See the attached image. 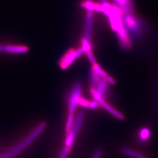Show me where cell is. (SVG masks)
<instances>
[{
	"label": "cell",
	"mask_w": 158,
	"mask_h": 158,
	"mask_svg": "<svg viewBox=\"0 0 158 158\" xmlns=\"http://www.w3.org/2000/svg\"><path fill=\"white\" fill-rule=\"evenodd\" d=\"M86 2H92V0H86Z\"/></svg>",
	"instance_id": "23"
},
{
	"label": "cell",
	"mask_w": 158,
	"mask_h": 158,
	"mask_svg": "<svg viewBox=\"0 0 158 158\" xmlns=\"http://www.w3.org/2000/svg\"><path fill=\"white\" fill-rule=\"evenodd\" d=\"M99 103L101 106L103 107L106 110L109 112L110 114H113V116H114L115 117L120 119V120H123L124 118V116L123 114H122L121 113H119L117 110H115L108 103H107L106 101L103 98L101 99Z\"/></svg>",
	"instance_id": "8"
},
{
	"label": "cell",
	"mask_w": 158,
	"mask_h": 158,
	"mask_svg": "<svg viewBox=\"0 0 158 158\" xmlns=\"http://www.w3.org/2000/svg\"><path fill=\"white\" fill-rule=\"evenodd\" d=\"M93 18H89L86 17V19L85 21V31L91 33L93 29Z\"/></svg>",
	"instance_id": "15"
},
{
	"label": "cell",
	"mask_w": 158,
	"mask_h": 158,
	"mask_svg": "<svg viewBox=\"0 0 158 158\" xmlns=\"http://www.w3.org/2000/svg\"><path fill=\"white\" fill-rule=\"evenodd\" d=\"M100 106V104L99 102L96 101H94L90 102L89 108L92 109V110H94V109L99 108Z\"/></svg>",
	"instance_id": "19"
},
{
	"label": "cell",
	"mask_w": 158,
	"mask_h": 158,
	"mask_svg": "<svg viewBox=\"0 0 158 158\" xmlns=\"http://www.w3.org/2000/svg\"><path fill=\"white\" fill-rule=\"evenodd\" d=\"M101 155H102V152L101 150H98L94 154V156L93 158H101Z\"/></svg>",
	"instance_id": "21"
},
{
	"label": "cell",
	"mask_w": 158,
	"mask_h": 158,
	"mask_svg": "<svg viewBox=\"0 0 158 158\" xmlns=\"http://www.w3.org/2000/svg\"><path fill=\"white\" fill-rule=\"evenodd\" d=\"M139 137L142 141H148L150 137V131L148 128H143L141 129L139 133Z\"/></svg>",
	"instance_id": "12"
},
{
	"label": "cell",
	"mask_w": 158,
	"mask_h": 158,
	"mask_svg": "<svg viewBox=\"0 0 158 158\" xmlns=\"http://www.w3.org/2000/svg\"><path fill=\"white\" fill-rule=\"evenodd\" d=\"M90 101L87 100L85 98H84L82 96H81L79 99L78 102V105L80 106L85 107V108H89V106Z\"/></svg>",
	"instance_id": "17"
},
{
	"label": "cell",
	"mask_w": 158,
	"mask_h": 158,
	"mask_svg": "<svg viewBox=\"0 0 158 158\" xmlns=\"http://www.w3.org/2000/svg\"><path fill=\"white\" fill-rule=\"evenodd\" d=\"M89 79L91 88L95 89L98 86L102 80V78H101L100 76L94 71L93 68L90 70Z\"/></svg>",
	"instance_id": "9"
},
{
	"label": "cell",
	"mask_w": 158,
	"mask_h": 158,
	"mask_svg": "<svg viewBox=\"0 0 158 158\" xmlns=\"http://www.w3.org/2000/svg\"><path fill=\"white\" fill-rule=\"evenodd\" d=\"M45 122L41 123L38 126H37L24 140L21 142L19 144L15 146L14 148L7 151V152L4 154L0 155V158H11L12 157L17 155V154L20 153L21 152L23 151L25 148L29 146L37 137L42 132L44 128H45Z\"/></svg>",
	"instance_id": "2"
},
{
	"label": "cell",
	"mask_w": 158,
	"mask_h": 158,
	"mask_svg": "<svg viewBox=\"0 0 158 158\" xmlns=\"http://www.w3.org/2000/svg\"><path fill=\"white\" fill-rule=\"evenodd\" d=\"M83 118L84 113L83 111H80L77 114L72 130L70 132L67 134L65 144L67 147H70L74 142L82 125Z\"/></svg>",
	"instance_id": "4"
},
{
	"label": "cell",
	"mask_w": 158,
	"mask_h": 158,
	"mask_svg": "<svg viewBox=\"0 0 158 158\" xmlns=\"http://www.w3.org/2000/svg\"><path fill=\"white\" fill-rule=\"evenodd\" d=\"M122 22L125 29L129 35L139 39L143 34L145 23L142 19L137 17L134 12L123 15Z\"/></svg>",
	"instance_id": "1"
},
{
	"label": "cell",
	"mask_w": 158,
	"mask_h": 158,
	"mask_svg": "<svg viewBox=\"0 0 158 158\" xmlns=\"http://www.w3.org/2000/svg\"><path fill=\"white\" fill-rule=\"evenodd\" d=\"M74 123V115L73 114L69 113L67 118V123H66V134H68L72 130Z\"/></svg>",
	"instance_id": "13"
},
{
	"label": "cell",
	"mask_w": 158,
	"mask_h": 158,
	"mask_svg": "<svg viewBox=\"0 0 158 158\" xmlns=\"http://www.w3.org/2000/svg\"><path fill=\"white\" fill-rule=\"evenodd\" d=\"M87 57L88 58V60L91 63V64L94 65V64L97 63L96 62V59L94 58V55L93 52L91 51L89 52H86Z\"/></svg>",
	"instance_id": "18"
},
{
	"label": "cell",
	"mask_w": 158,
	"mask_h": 158,
	"mask_svg": "<svg viewBox=\"0 0 158 158\" xmlns=\"http://www.w3.org/2000/svg\"><path fill=\"white\" fill-rule=\"evenodd\" d=\"M29 48L26 46L6 45L4 46V52L14 54H22L27 52Z\"/></svg>",
	"instance_id": "6"
},
{
	"label": "cell",
	"mask_w": 158,
	"mask_h": 158,
	"mask_svg": "<svg viewBox=\"0 0 158 158\" xmlns=\"http://www.w3.org/2000/svg\"><path fill=\"white\" fill-rule=\"evenodd\" d=\"M4 51V46L0 44V52H2Z\"/></svg>",
	"instance_id": "22"
},
{
	"label": "cell",
	"mask_w": 158,
	"mask_h": 158,
	"mask_svg": "<svg viewBox=\"0 0 158 158\" xmlns=\"http://www.w3.org/2000/svg\"><path fill=\"white\" fill-rule=\"evenodd\" d=\"M82 96V85L80 82H77L73 87L69 101V113L73 114L78 106L79 99Z\"/></svg>",
	"instance_id": "5"
},
{
	"label": "cell",
	"mask_w": 158,
	"mask_h": 158,
	"mask_svg": "<svg viewBox=\"0 0 158 158\" xmlns=\"http://www.w3.org/2000/svg\"><path fill=\"white\" fill-rule=\"evenodd\" d=\"M81 44H82V48L83 49L84 52H87L91 51L92 49L91 42L83 38L81 40Z\"/></svg>",
	"instance_id": "14"
},
{
	"label": "cell",
	"mask_w": 158,
	"mask_h": 158,
	"mask_svg": "<svg viewBox=\"0 0 158 158\" xmlns=\"http://www.w3.org/2000/svg\"><path fill=\"white\" fill-rule=\"evenodd\" d=\"M85 52L82 48L77 49H70L62 57L59 61L60 67L62 69H66L73 64L74 61L81 56Z\"/></svg>",
	"instance_id": "3"
},
{
	"label": "cell",
	"mask_w": 158,
	"mask_h": 158,
	"mask_svg": "<svg viewBox=\"0 0 158 158\" xmlns=\"http://www.w3.org/2000/svg\"><path fill=\"white\" fill-rule=\"evenodd\" d=\"M108 83V82H107L106 81L102 79L101 82L100 83L97 87L96 88V90L97 91L98 93H99V94H100L102 97H103L107 92V90L108 88L107 87Z\"/></svg>",
	"instance_id": "11"
},
{
	"label": "cell",
	"mask_w": 158,
	"mask_h": 158,
	"mask_svg": "<svg viewBox=\"0 0 158 158\" xmlns=\"http://www.w3.org/2000/svg\"><path fill=\"white\" fill-rule=\"evenodd\" d=\"M122 152L125 155L129 156V157H132L133 158H148L145 156L140 154V153H139V152H137L135 151L129 149L128 148H122Z\"/></svg>",
	"instance_id": "10"
},
{
	"label": "cell",
	"mask_w": 158,
	"mask_h": 158,
	"mask_svg": "<svg viewBox=\"0 0 158 158\" xmlns=\"http://www.w3.org/2000/svg\"><path fill=\"white\" fill-rule=\"evenodd\" d=\"M67 155H68V149L67 148H64V149L61 151L59 158H67Z\"/></svg>",
	"instance_id": "20"
},
{
	"label": "cell",
	"mask_w": 158,
	"mask_h": 158,
	"mask_svg": "<svg viewBox=\"0 0 158 158\" xmlns=\"http://www.w3.org/2000/svg\"><path fill=\"white\" fill-rule=\"evenodd\" d=\"M90 91L91 96L93 97L94 101L99 102L100 101L101 99L103 98L100 94H99V93H98L95 88H91Z\"/></svg>",
	"instance_id": "16"
},
{
	"label": "cell",
	"mask_w": 158,
	"mask_h": 158,
	"mask_svg": "<svg viewBox=\"0 0 158 158\" xmlns=\"http://www.w3.org/2000/svg\"><path fill=\"white\" fill-rule=\"evenodd\" d=\"M94 71L100 76L101 78L102 79H104L108 83L114 85L115 84L116 82L114 81V79H113L112 77L110 76V75H108L104 70L102 69V67L99 65V64L97 63L93 65V67H92Z\"/></svg>",
	"instance_id": "7"
}]
</instances>
